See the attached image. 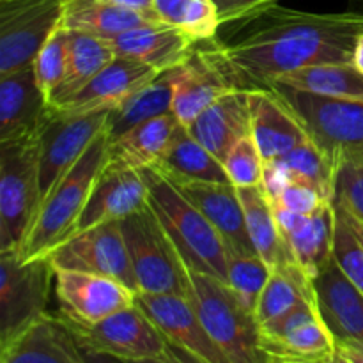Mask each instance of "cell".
Wrapping results in <instances>:
<instances>
[{"instance_id":"36","label":"cell","mask_w":363,"mask_h":363,"mask_svg":"<svg viewBox=\"0 0 363 363\" xmlns=\"http://www.w3.org/2000/svg\"><path fill=\"white\" fill-rule=\"evenodd\" d=\"M160 20L186 32L195 41L215 39L222 27L213 0H155Z\"/></svg>"},{"instance_id":"1","label":"cell","mask_w":363,"mask_h":363,"mask_svg":"<svg viewBox=\"0 0 363 363\" xmlns=\"http://www.w3.org/2000/svg\"><path fill=\"white\" fill-rule=\"evenodd\" d=\"M243 23V34L222 45L248 91L301 67L351 64L363 34V13L357 11L305 13L275 4Z\"/></svg>"},{"instance_id":"17","label":"cell","mask_w":363,"mask_h":363,"mask_svg":"<svg viewBox=\"0 0 363 363\" xmlns=\"http://www.w3.org/2000/svg\"><path fill=\"white\" fill-rule=\"evenodd\" d=\"M135 303L151 318L169 342L209 363H229L215 340L209 337L188 298L179 294L137 293Z\"/></svg>"},{"instance_id":"10","label":"cell","mask_w":363,"mask_h":363,"mask_svg":"<svg viewBox=\"0 0 363 363\" xmlns=\"http://www.w3.org/2000/svg\"><path fill=\"white\" fill-rule=\"evenodd\" d=\"M236 89H247V85L223 53L222 43L215 39L199 41L181 66L172 112L181 124L188 126L202 110Z\"/></svg>"},{"instance_id":"26","label":"cell","mask_w":363,"mask_h":363,"mask_svg":"<svg viewBox=\"0 0 363 363\" xmlns=\"http://www.w3.org/2000/svg\"><path fill=\"white\" fill-rule=\"evenodd\" d=\"M172 183H230L223 163L179 124L156 167Z\"/></svg>"},{"instance_id":"31","label":"cell","mask_w":363,"mask_h":363,"mask_svg":"<svg viewBox=\"0 0 363 363\" xmlns=\"http://www.w3.org/2000/svg\"><path fill=\"white\" fill-rule=\"evenodd\" d=\"M149 21L162 20L106 0H66L64 4V27L105 39L117 38L123 32Z\"/></svg>"},{"instance_id":"51","label":"cell","mask_w":363,"mask_h":363,"mask_svg":"<svg viewBox=\"0 0 363 363\" xmlns=\"http://www.w3.org/2000/svg\"><path fill=\"white\" fill-rule=\"evenodd\" d=\"M269 363H284V362L277 360V358H269Z\"/></svg>"},{"instance_id":"30","label":"cell","mask_w":363,"mask_h":363,"mask_svg":"<svg viewBox=\"0 0 363 363\" xmlns=\"http://www.w3.org/2000/svg\"><path fill=\"white\" fill-rule=\"evenodd\" d=\"M333 234H335V206L332 201L323 206L319 211L305 215L300 225L289 236L284 238L294 261L311 282L333 257Z\"/></svg>"},{"instance_id":"44","label":"cell","mask_w":363,"mask_h":363,"mask_svg":"<svg viewBox=\"0 0 363 363\" xmlns=\"http://www.w3.org/2000/svg\"><path fill=\"white\" fill-rule=\"evenodd\" d=\"M128 363H209L202 360L197 354L190 353V351L183 350V347L176 346V344L169 342L167 353L160 358H149V360H138V362H128Z\"/></svg>"},{"instance_id":"52","label":"cell","mask_w":363,"mask_h":363,"mask_svg":"<svg viewBox=\"0 0 363 363\" xmlns=\"http://www.w3.org/2000/svg\"><path fill=\"white\" fill-rule=\"evenodd\" d=\"M284 363H286V362H284Z\"/></svg>"},{"instance_id":"29","label":"cell","mask_w":363,"mask_h":363,"mask_svg":"<svg viewBox=\"0 0 363 363\" xmlns=\"http://www.w3.org/2000/svg\"><path fill=\"white\" fill-rule=\"evenodd\" d=\"M116 57V48L110 39L87 34V32L69 30L66 77L53 94L52 106H59L73 98Z\"/></svg>"},{"instance_id":"34","label":"cell","mask_w":363,"mask_h":363,"mask_svg":"<svg viewBox=\"0 0 363 363\" xmlns=\"http://www.w3.org/2000/svg\"><path fill=\"white\" fill-rule=\"evenodd\" d=\"M312 298H315L312 282L294 259H287L273 268L254 311L255 319L259 326L266 325Z\"/></svg>"},{"instance_id":"42","label":"cell","mask_w":363,"mask_h":363,"mask_svg":"<svg viewBox=\"0 0 363 363\" xmlns=\"http://www.w3.org/2000/svg\"><path fill=\"white\" fill-rule=\"evenodd\" d=\"M328 202L332 201L326 199L315 188L293 181V183H289L280 191V195L273 201V204L280 206L284 209H289L293 213H300V215H312V213L319 211Z\"/></svg>"},{"instance_id":"46","label":"cell","mask_w":363,"mask_h":363,"mask_svg":"<svg viewBox=\"0 0 363 363\" xmlns=\"http://www.w3.org/2000/svg\"><path fill=\"white\" fill-rule=\"evenodd\" d=\"M106 2L117 4V6L128 7V9L138 11V13L149 14V16L160 18L155 11V0H106Z\"/></svg>"},{"instance_id":"27","label":"cell","mask_w":363,"mask_h":363,"mask_svg":"<svg viewBox=\"0 0 363 363\" xmlns=\"http://www.w3.org/2000/svg\"><path fill=\"white\" fill-rule=\"evenodd\" d=\"M183 66V64H181ZM181 66L158 74L155 80L145 84L137 92L124 99L121 105L108 112L106 119V133L110 140L130 131L138 124L151 121L163 113L172 112L174 94H176V84L179 78Z\"/></svg>"},{"instance_id":"32","label":"cell","mask_w":363,"mask_h":363,"mask_svg":"<svg viewBox=\"0 0 363 363\" xmlns=\"http://www.w3.org/2000/svg\"><path fill=\"white\" fill-rule=\"evenodd\" d=\"M272 84L286 85L323 98L363 101V74L354 69L353 64H318L301 67L279 74Z\"/></svg>"},{"instance_id":"12","label":"cell","mask_w":363,"mask_h":363,"mask_svg":"<svg viewBox=\"0 0 363 363\" xmlns=\"http://www.w3.org/2000/svg\"><path fill=\"white\" fill-rule=\"evenodd\" d=\"M269 358L286 363H326L337 354V340L319 312L315 298L259 326Z\"/></svg>"},{"instance_id":"24","label":"cell","mask_w":363,"mask_h":363,"mask_svg":"<svg viewBox=\"0 0 363 363\" xmlns=\"http://www.w3.org/2000/svg\"><path fill=\"white\" fill-rule=\"evenodd\" d=\"M247 89H236L202 110L186 126L220 162H225L230 149L252 133L250 98Z\"/></svg>"},{"instance_id":"14","label":"cell","mask_w":363,"mask_h":363,"mask_svg":"<svg viewBox=\"0 0 363 363\" xmlns=\"http://www.w3.org/2000/svg\"><path fill=\"white\" fill-rule=\"evenodd\" d=\"M106 119L108 110L87 113H57L52 110L41 131L39 186L43 201L105 130Z\"/></svg>"},{"instance_id":"48","label":"cell","mask_w":363,"mask_h":363,"mask_svg":"<svg viewBox=\"0 0 363 363\" xmlns=\"http://www.w3.org/2000/svg\"><path fill=\"white\" fill-rule=\"evenodd\" d=\"M354 66V69L360 71L363 74V34L358 38L357 41V46H354V52H353V62H351Z\"/></svg>"},{"instance_id":"6","label":"cell","mask_w":363,"mask_h":363,"mask_svg":"<svg viewBox=\"0 0 363 363\" xmlns=\"http://www.w3.org/2000/svg\"><path fill=\"white\" fill-rule=\"evenodd\" d=\"M138 293L190 296V268L160 223L151 204L121 220Z\"/></svg>"},{"instance_id":"4","label":"cell","mask_w":363,"mask_h":363,"mask_svg":"<svg viewBox=\"0 0 363 363\" xmlns=\"http://www.w3.org/2000/svg\"><path fill=\"white\" fill-rule=\"evenodd\" d=\"M190 296L202 325L229 363H269L261 346L255 314L248 311L225 280L190 269Z\"/></svg>"},{"instance_id":"5","label":"cell","mask_w":363,"mask_h":363,"mask_svg":"<svg viewBox=\"0 0 363 363\" xmlns=\"http://www.w3.org/2000/svg\"><path fill=\"white\" fill-rule=\"evenodd\" d=\"M41 133L0 142V252L20 254L41 208Z\"/></svg>"},{"instance_id":"21","label":"cell","mask_w":363,"mask_h":363,"mask_svg":"<svg viewBox=\"0 0 363 363\" xmlns=\"http://www.w3.org/2000/svg\"><path fill=\"white\" fill-rule=\"evenodd\" d=\"M252 113V138L266 162L280 158L307 142L308 133L300 117L273 89L248 92Z\"/></svg>"},{"instance_id":"23","label":"cell","mask_w":363,"mask_h":363,"mask_svg":"<svg viewBox=\"0 0 363 363\" xmlns=\"http://www.w3.org/2000/svg\"><path fill=\"white\" fill-rule=\"evenodd\" d=\"M315 301L335 340L363 342V293L330 259L312 280Z\"/></svg>"},{"instance_id":"13","label":"cell","mask_w":363,"mask_h":363,"mask_svg":"<svg viewBox=\"0 0 363 363\" xmlns=\"http://www.w3.org/2000/svg\"><path fill=\"white\" fill-rule=\"evenodd\" d=\"M46 257L53 269H73L112 277L138 293L121 222L101 223L73 234L53 248Z\"/></svg>"},{"instance_id":"40","label":"cell","mask_w":363,"mask_h":363,"mask_svg":"<svg viewBox=\"0 0 363 363\" xmlns=\"http://www.w3.org/2000/svg\"><path fill=\"white\" fill-rule=\"evenodd\" d=\"M223 167H225L227 176L234 186H261L262 177H264L266 160L262 158L252 135H248L230 149L225 162H223Z\"/></svg>"},{"instance_id":"25","label":"cell","mask_w":363,"mask_h":363,"mask_svg":"<svg viewBox=\"0 0 363 363\" xmlns=\"http://www.w3.org/2000/svg\"><path fill=\"white\" fill-rule=\"evenodd\" d=\"M0 363H85L80 346L60 315L45 314L0 347Z\"/></svg>"},{"instance_id":"18","label":"cell","mask_w":363,"mask_h":363,"mask_svg":"<svg viewBox=\"0 0 363 363\" xmlns=\"http://www.w3.org/2000/svg\"><path fill=\"white\" fill-rule=\"evenodd\" d=\"M52 116V105L35 80L34 66L0 77V142L39 135Z\"/></svg>"},{"instance_id":"19","label":"cell","mask_w":363,"mask_h":363,"mask_svg":"<svg viewBox=\"0 0 363 363\" xmlns=\"http://www.w3.org/2000/svg\"><path fill=\"white\" fill-rule=\"evenodd\" d=\"M172 184L218 230L227 247V254H257L248 236L247 218L238 186L233 183Z\"/></svg>"},{"instance_id":"7","label":"cell","mask_w":363,"mask_h":363,"mask_svg":"<svg viewBox=\"0 0 363 363\" xmlns=\"http://www.w3.org/2000/svg\"><path fill=\"white\" fill-rule=\"evenodd\" d=\"M266 89L282 96L335 169L342 162L363 165V101L323 98L279 84Z\"/></svg>"},{"instance_id":"8","label":"cell","mask_w":363,"mask_h":363,"mask_svg":"<svg viewBox=\"0 0 363 363\" xmlns=\"http://www.w3.org/2000/svg\"><path fill=\"white\" fill-rule=\"evenodd\" d=\"M52 280L48 257L21 261L18 252H0V347L48 314Z\"/></svg>"},{"instance_id":"11","label":"cell","mask_w":363,"mask_h":363,"mask_svg":"<svg viewBox=\"0 0 363 363\" xmlns=\"http://www.w3.org/2000/svg\"><path fill=\"white\" fill-rule=\"evenodd\" d=\"M64 323L82 347L124 362L160 358L169 347L167 337L137 303L108 315L96 325Z\"/></svg>"},{"instance_id":"38","label":"cell","mask_w":363,"mask_h":363,"mask_svg":"<svg viewBox=\"0 0 363 363\" xmlns=\"http://www.w3.org/2000/svg\"><path fill=\"white\" fill-rule=\"evenodd\" d=\"M335 206V234H333V259L344 275L363 293V240L353 215L346 206L333 199Z\"/></svg>"},{"instance_id":"3","label":"cell","mask_w":363,"mask_h":363,"mask_svg":"<svg viewBox=\"0 0 363 363\" xmlns=\"http://www.w3.org/2000/svg\"><path fill=\"white\" fill-rule=\"evenodd\" d=\"M149 188V204L186 266L227 282V247L204 215L155 169L142 170Z\"/></svg>"},{"instance_id":"9","label":"cell","mask_w":363,"mask_h":363,"mask_svg":"<svg viewBox=\"0 0 363 363\" xmlns=\"http://www.w3.org/2000/svg\"><path fill=\"white\" fill-rule=\"evenodd\" d=\"M66 0H0V77L32 66L60 27Z\"/></svg>"},{"instance_id":"28","label":"cell","mask_w":363,"mask_h":363,"mask_svg":"<svg viewBox=\"0 0 363 363\" xmlns=\"http://www.w3.org/2000/svg\"><path fill=\"white\" fill-rule=\"evenodd\" d=\"M179 124L176 113L169 112L131 128L116 140H110L108 160L137 170L152 169L165 155Z\"/></svg>"},{"instance_id":"33","label":"cell","mask_w":363,"mask_h":363,"mask_svg":"<svg viewBox=\"0 0 363 363\" xmlns=\"http://www.w3.org/2000/svg\"><path fill=\"white\" fill-rule=\"evenodd\" d=\"M238 191H240L241 204L245 209L248 236H250L255 252L272 268L287 259H294L286 240L280 234L279 225H277L273 202L269 201L262 186L238 188Z\"/></svg>"},{"instance_id":"49","label":"cell","mask_w":363,"mask_h":363,"mask_svg":"<svg viewBox=\"0 0 363 363\" xmlns=\"http://www.w3.org/2000/svg\"><path fill=\"white\" fill-rule=\"evenodd\" d=\"M326 363H350V362H346V360H344V358L340 357V354H335V357H333L332 360H330V362H326Z\"/></svg>"},{"instance_id":"2","label":"cell","mask_w":363,"mask_h":363,"mask_svg":"<svg viewBox=\"0 0 363 363\" xmlns=\"http://www.w3.org/2000/svg\"><path fill=\"white\" fill-rule=\"evenodd\" d=\"M108 145L110 138L105 128L69 172L46 195L20 250L21 261L46 257L73 234L96 179L108 162Z\"/></svg>"},{"instance_id":"20","label":"cell","mask_w":363,"mask_h":363,"mask_svg":"<svg viewBox=\"0 0 363 363\" xmlns=\"http://www.w3.org/2000/svg\"><path fill=\"white\" fill-rule=\"evenodd\" d=\"M158 74L162 73L138 60L117 55L80 92L62 105L52 106V110L57 113H87L98 110L110 112Z\"/></svg>"},{"instance_id":"41","label":"cell","mask_w":363,"mask_h":363,"mask_svg":"<svg viewBox=\"0 0 363 363\" xmlns=\"http://www.w3.org/2000/svg\"><path fill=\"white\" fill-rule=\"evenodd\" d=\"M347 211L363 223V165L362 163L342 162L337 169L335 195Z\"/></svg>"},{"instance_id":"15","label":"cell","mask_w":363,"mask_h":363,"mask_svg":"<svg viewBox=\"0 0 363 363\" xmlns=\"http://www.w3.org/2000/svg\"><path fill=\"white\" fill-rule=\"evenodd\" d=\"M60 318L73 325H96L108 315L135 305L131 287L112 277L53 269Z\"/></svg>"},{"instance_id":"37","label":"cell","mask_w":363,"mask_h":363,"mask_svg":"<svg viewBox=\"0 0 363 363\" xmlns=\"http://www.w3.org/2000/svg\"><path fill=\"white\" fill-rule=\"evenodd\" d=\"M273 268L259 254H227V284L238 300L254 312Z\"/></svg>"},{"instance_id":"39","label":"cell","mask_w":363,"mask_h":363,"mask_svg":"<svg viewBox=\"0 0 363 363\" xmlns=\"http://www.w3.org/2000/svg\"><path fill=\"white\" fill-rule=\"evenodd\" d=\"M67 35H69V30L60 23V27L50 35V39L39 50L38 57L32 62L35 80H38L39 87H41L43 94L46 96L50 105H52L53 94L60 87L64 77H66Z\"/></svg>"},{"instance_id":"16","label":"cell","mask_w":363,"mask_h":363,"mask_svg":"<svg viewBox=\"0 0 363 363\" xmlns=\"http://www.w3.org/2000/svg\"><path fill=\"white\" fill-rule=\"evenodd\" d=\"M147 202L149 188L142 170L108 160L96 179L73 234L101 223L121 222L147 206Z\"/></svg>"},{"instance_id":"45","label":"cell","mask_w":363,"mask_h":363,"mask_svg":"<svg viewBox=\"0 0 363 363\" xmlns=\"http://www.w3.org/2000/svg\"><path fill=\"white\" fill-rule=\"evenodd\" d=\"M337 354L350 363H363V342L337 340Z\"/></svg>"},{"instance_id":"47","label":"cell","mask_w":363,"mask_h":363,"mask_svg":"<svg viewBox=\"0 0 363 363\" xmlns=\"http://www.w3.org/2000/svg\"><path fill=\"white\" fill-rule=\"evenodd\" d=\"M80 346V344H78ZM82 354H84V360L85 363H128L124 360H119L116 357H108V354H103V353H96V351L87 350V347H82Z\"/></svg>"},{"instance_id":"22","label":"cell","mask_w":363,"mask_h":363,"mask_svg":"<svg viewBox=\"0 0 363 363\" xmlns=\"http://www.w3.org/2000/svg\"><path fill=\"white\" fill-rule=\"evenodd\" d=\"M110 41L119 57L138 60L158 73H165L186 62L199 43L184 30L165 21H149Z\"/></svg>"},{"instance_id":"35","label":"cell","mask_w":363,"mask_h":363,"mask_svg":"<svg viewBox=\"0 0 363 363\" xmlns=\"http://www.w3.org/2000/svg\"><path fill=\"white\" fill-rule=\"evenodd\" d=\"M275 162L286 170L291 181L308 184L321 191L326 199L333 201L337 169L332 165L328 156L312 142V138L294 147L287 155L275 158Z\"/></svg>"},{"instance_id":"50","label":"cell","mask_w":363,"mask_h":363,"mask_svg":"<svg viewBox=\"0 0 363 363\" xmlns=\"http://www.w3.org/2000/svg\"><path fill=\"white\" fill-rule=\"evenodd\" d=\"M353 218H354V216H353ZM354 223H357L358 230H360V236H362V240H363V223H362V222H358L357 218H354Z\"/></svg>"},{"instance_id":"43","label":"cell","mask_w":363,"mask_h":363,"mask_svg":"<svg viewBox=\"0 0 363 363\" xmlns=\"http://www.w3.org/2000/svg\"><path fill=\"white\" fill-rule=\"evenodd\" d=\"M218 9L220 23L229 25L234 21H247L262 11L275 6L279 0H213Z\"/></svg>"}]
</instances>
